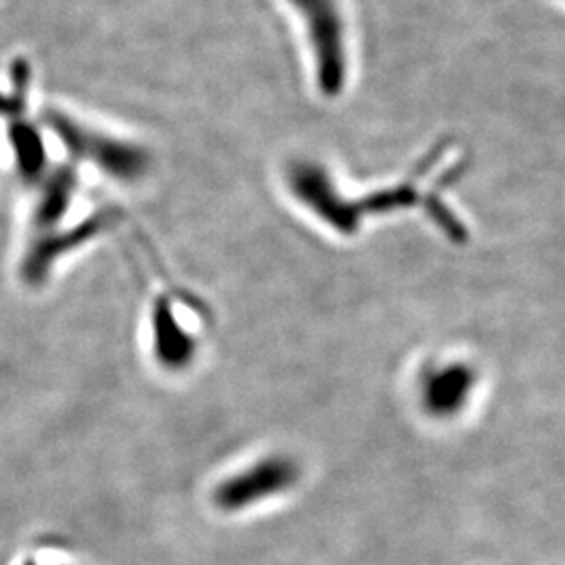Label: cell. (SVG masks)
Segmentation results:
<instances>
[{
    "label": "cell",
    "instance_id": "6da1fadb",
    "mask_svg": "<svg viewBox=\"0 0 565 565\" xmlns=\"http://www.w3.org/2000/svg\"><path fill=\"white\" fill-rule=\"evenodd\" d=\"M44 121L76 162L99 168L111 181L132 184L141 181L145 172L149 170V153L139 145L120 141L116 137L103 135L99 130L86 128L84 124L57 111H49Z\"/></svg>",
    "mask_w": 565,
    "mask_h": 565
},
{
    "label": "cell",
    "instance_id": "7a4b0ae2",
    "mask_svg": "<svg viewBox=\"0 0 565 565\" xmlns=\"http://www.w3.org/2000/svg\"><path fill=\"white\" fill-rule=\"evenodd\" d=\"M121 214L116 207H103L99 212L82 218L81 223L67 228H53L39 233V237L28 245L20 264L21 281L28 287H41L49 281L51 273L61 258L78 252L86 243L105 235L109 228L120 223Z\"/></svg>",
    "mask_w": 565,
    "mask_h": 565
},
{
    "label": "cell",
    "instance_id": "3957f363",
    "mask_svg": "<svg viewBox=\"0 0 565 565\" xmlns=\"http://www.w3.org/2000/svg\"><path fill=\"white\" fill-rule=\"evenodd\" d=\"M195 303L186 302L181 294L160 291V296L153 300L151 306V342H153V354L158 363L179 371L184 364L191 363L198 345L200 335L193 333L195 327L191 323L202 319V312L195 310Z\"/></svg>",
    "mask_w": 565,
    "mask_h": 565
},
{
    "label": "cell",
    "instance_id": "277c9868",
    "mask_svg": "<svg viewBox=\"0 0 565 565\" xmlns=\"http://www.w3.org/2000/svg\"><path fill=\"white\" fill-rule=\"evenodd\" d=\"M302 11L317 55V76L324 95H338L345 82V34L338 0H291Z\"/></svg>",
    "mask_w": 565,
    "mask_h": 565
},
{
    "label": "cell",
    "instance_id": "5b68a950",
    "mask_svg": "<svg viewBox=\"0 0 565 565\" xmlns=\"http://www.w3.org/2000/svg\"><path fill=\"white\" fill-rule=\"evenodd\" d=\"M300 478V469L289 457H264L228 476L216 488L214 501L224 511H242L245 507L260 505L282 492L291 490Z\"/></svg>",
    "mask_w": 565,
    "mask_h": 565
},
{
    "label": "cell",
    "instance_id": "8992f818",
    "mask_svg": "<svg viewBox=\"0 0 565 565\" xmlns=\"http://www.w3.org/2000/svg\"><path fill=\"white\" fill-rule=\"evenodd\" d=\"M478 384L476 369L463 361L429 364L422 373V404L436 419H450L463 411Z\"/></svg>",
    "mask_w": 565,
    "mask_h": 565
},
{
    "label": "cell",
    "instance_id": "52a82bcc",
    "mask_svg": "<svg viewBox=\"0 0 565 565\" xmlns=\"http://www.w3.org/2000/svg\"><path fill=\"white\" fill-rule=\"evenodd\" d=\"M41 182V195L34 203L32 224L39 233H46L60 228L61 221L72 210L78 191V174L72 166H60L46 172Z\"/></svg>",
    "mask_w": 565,
    "mask_h": 565
},
{
    "label": "cell",
    "instance_id": "ba28073f",
    "mask_svg": "<svg viewBox=\"0 0 565 565\" xmlns=\"http://www.w3.org/2000/svg\"><path fill=\"white\" fill-rule=\"evenodd\" d=\"M9 142L15 156V168L25 182H41L46 170V149L36 126L13 118L9 124Z\"/></svg>",
    "mask_w": 565,
    "mask_h": 565
},
{
    "label": "cell",
    "instance_id": "9c48e42d",
    "mask_svg": "<svg viewBox=\"0 0 565 565\" xmlns=\"http://www.w3.org/2000/svg\"><path fill=\"white\" fill-rule=\"evenodd\" d=\"M25 565H39L36 564V562H34V559H28V564Z\"/></svg>",
    "mask_w": 565,
    "mask_h": 565
}]
</instances>
